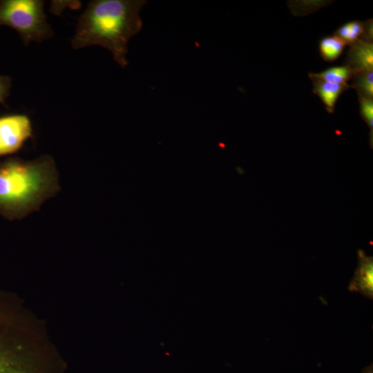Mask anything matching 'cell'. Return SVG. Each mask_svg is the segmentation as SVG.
<instances>
[{
  "label": "cell",
  "mask_w": 373,
  "mask_h": 373,
  "mask_svg": "<svg viewBox=\"0 0 373 373\" xmlns=\"http://www.w3.org/2000/svg\"><path fill=\"white\" fill-rule=\"evenodd\" d=\"M146 3L144 0L90 1L78 19L72 47L100 46L111 52L120 66L126 67L128 43L142 28L140 12Z\"/></svg>",
  "instance_id": "6da1fadb"
},
{
  "label": "cell",
  "mask_w": 373,
  "mask_h": 373,
  "mask_svg": "<svg viewBox=\"0 0 373 373\" xmlns=\"http://www.w3.org/2000/svg\"><path fill=\"white\" fill-rule=\"evenodd\" d=\"M59 190L58 172L48 155L0 164V213L20 219L37 210Z\"/></svg>",
  "instance_id": "7a4b0ae2"
},
{
  "label": "cell",
  "mask_w": 373,
  "mask_h": 373,
  "mask_svg": "<svg viewBox=\"0 0 373 373\" xmlns=\"http://www.w3.org/2000/svg\"><path fill=\"white\" fill-rule=\"evenodd\" d=\"M40 0H1L0 26H8L18 32L24 44L41 42L52 37Z\"/></svg>",
  "instance_id": "3957f363"
},
{
  "label": "cell",
  "mask_w": 373,
  "mask_h": 373,
  "mask_svg": "<svg viewBox=\"0 0 373 373\" xmlns=\"http://www.w3.org/2000/svg\"><path fill=\"white\" fill-rule=\"evenodd\" d=\"M32 135L31 121L26 115L0 117V156L15 153Z\"/></svg>",
  "instance_id": "277c9868"
},
{
  "label": "cell",
  "mask_w": 373,
  "mask_h": 373,
  "mask_svg": "<svg viewBox=\"0 0 373 373\" xmlns=\"http://www.w3.org/2000/svg\"><path fill=\"white\" fill-rule=\"evenodd\" d=\"M350 291L358 292L363 296L373 297V262L362 251H358V265L354 276L348 285Z\"/></svg>",
  "instance_id": "5b68a950"
},
{
  "label": "cell",
  "mask_w": 373,
  "mask_h": 373,
  "mask_svg": "<svg viewBox=\"0 0 373 373\" xmlns=\"http://www.w3.org/2000/svg\"><path fill=\"white\" fill-rule=\"evenodd\" d=\"M347 52L345 66L355 73L373 70V44L358 39Z\"/></svg>",
  "instance_id": "8992f818"
},
{
  "label": "cell",
  "mask_w": 373,
  "mask_h": 373,
  "mask_svg": "<svg viewBox=\"0 0 373 373\" xmlns=\"http://www.w3.org/2000/svg\"><path fill=\"white\" fill-rule=\"evenodd\" d=\"M309 78L313 82V91L318 95L325 105L327 111L332 113L338 96L350 87L348 84H337L324 81L312 76Z\"/></svg>",
  "instance_id": "52a82bcc"
},
{
  "label": "cell",
  "mask_w": 373,
  "mask_h": 373,
  "mask_svg": "<svg viewBox=\"0 0 373 373\" xmlns=\"http://www.w3.org/2000/svg\"><path fill=\"white\" fill-rule=\"evenodd\" d=\"M318 79L337 84H347L355 72L347 66L332 67L320 73H309Z\"/></svg>",
  "instance_id": "ba28073f"
},
{
  "label": "cell",
  "mask_w": 373,
  "mask_h": 373,
  "mask_svg": "<svg viewBox=\"0 0 373 373\" xmlns=\"http://www.w3.org/2000/svg\"><path fill=\"white\" fill-rule=\"evenodd\" d=\"M351 80V86L357 91L358 97L372 99L373 70L355 73Z\"/></svg>",
  "instance_id": "9c48e42d"
},
{
  "label": "cell",
  "mask_w": 373,
  "mask_h": 373,
  "mask_svg": "<svg viewBox=\"0 0 373 373\" xmlns=\"http://www.w3.org/2000/svg\"><path fill=\"white\" fill-rule=\"evenodd\" d=\"M364 22L359 21H351L341 26L334 35L345 45H351L360 39L363 33Z\"/></svg>",
  "instance_id": "30bf717a"
},
{
  "label": "cell",
  "mask_w": 373,
  "mask_h": 373,
  "mask_svg": "<svg viewBox=\"0 0 373 373\" xmlns=\"http://www.w3.org/2000/svg\"><path fill=\"white\" fill-rule=\"evenodd\" d=\"M345 44L335 36L323 38L320 42V53L327 61L335 60L344 49Z\"/></svg>",
  "instance_id": "8fae6325"
},
{
  "label": "cell",
  "mask_w": 373,
  "mask_h": 373,
  "mask_svg": "<svg viewBox=\"0 0 373 373\" xmlns=\"http://www.w3.org/2000/svg\"><path fill=\"white\" fill-rule=\"evenodd\" d=\"M360 102V111L364 120L372 130L373 122V100L372 99L358 97Z\"/></svg>",
  "instance_id": "7c38bea8"
},
{
  "label": "cell",
  "mask_w": 373,
  "mask_h": 373,
  "mask_svg": "<svg viewBox=\"0 0 373 373\" xmlns=\"http://www.w3.org/2000/svg\"><path fill=\"white\" fill-rule=\"evenodd\" d=\"M11 79L9 77L0 75V103L3 104L9 94Z\"/></svg>",
  "instance_id": "4fadbf2b"
},
{
  "label": "cell",
  "mask_w": 373,
  "mask_h": 373,
  "mask_svg": "<svg viewBox=\"0 0 373 373\" xmlns=\"http://www.w3.org/2000/svg\"><path fill=\"white\" fill-rule=\"evenodd\" d=\"M367 42H372V20L369 19L364 22L363 33L360 39Z\"/></svg>",
  "instance_id": "5bb4252c"
}]
</instances>
